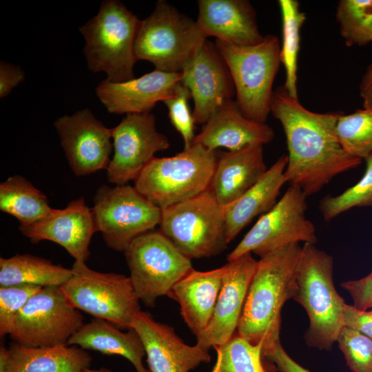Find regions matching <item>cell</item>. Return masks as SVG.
<instances>
[{
  "label": "cell",
  "mask_w": 372,
  "mask_h": 372,
  "mask_svg": "<svg viewBox=\"0 0 372 372\" xmlns=\"http://www.w3.org/2000/svg\"><path fill=\"white\" fill-rule=\"evenodd\" d=\"M270 109L286 136V181L300 187L307 197L361 163V159L348 154L340 143L336 127L341 112H311L298 98L291 96L284 85L273 91Z\"/></svg>",
  "instance_id": "1"
},
{
  "label": "cell",
  "mask_w": 372,
  "mask_h": 372,
  "mask_svg": "<svg viewBox=\"0 0 372 372\" xmlns=\"http://www.w3.org/2000/svg\"><path fill=\"white\" fill-rule=\"evenodd\" d=\"M301 252L299 243H293L258 260L237 333L253 344H261L262 356L280 342L281 311L295 296Z\"/></svg>",
  "instance_id": "2"
},
{
  "label": "cell",
  "mask_w": 372,
  "mask_h": 372,
  "mask_svg": "<svg viewBox=\"0 0 372 372\" xmlns=\"http://www.w3.org/2000/svg\"><path fill=\"white\" fill-rule=\"evenodd\" d=\"M331 256L315 244L304 243L298 263L293 300L305 309L309 327L305 334L311 347L329 351L342 329L344 299L337 292Z\"/></svg>",
  "instance_id": "3"
},
{
  "label": "cell",
  "mask_w": 372,
  "mask_h": 372,
  "mask_svg": "<svg viewBox=\"0 0 372 372\" xmlns=\"http://www.w3.org/2000/svg\"><path fill=\"white\" fill-rule=\"evenodd\" d=\"M141 20L118 0L103 1L96 16L79 28L89 70L112 82L134 79L135 41Z\"/></svg>",
  "instance_id": "4"
},
{
  "label": "cell",
  "mask_w": 372,
  "mask_h": 372,
  "mask_svg": "<svg viewBox=\"0 0 372 372\" xmlns=\"http://www.w3.org/2000/svg\"><path fill=\"white\" fill-rule=\"evenodd\" d=\"M216 150L200 144L169 157H154L134 180L136 189L161 209L209 189L217 164Z\"/></svg>",
  "instance_id": "5"
},
{
  "label": "cell",
  "mask_w": 372,
  "mask_h": 372,
  "mask_svg": "<svg viewBox=\"0 0 372 372\" xmlns=\"http://www.w3.org/2000/svg\"><path fill=\"white\" fill-rule=\"evenodd\" d=\"M206 40L196 21L159 0L152 14L141 20L135 56L151 62L156 70L182 73Z\"/></svg>",
  "instance_id": "6"
},
{
  "label": "cell",
  "mask_w": 372,
  "mask_h": 372,
  "mask_svg": "<svg viewBox=\"0 0 372 372\" xmlns=\"http://www.w3.org/2000/svg\"><path fill=\"white\" fill-rule=\"evenodd\" d=\"M215 44L231 72L239 109L249 119L265 123L271 113L273 83L281 63L278 38L267 34L253 45L218 40Z\"/></svg>",
  "instance_id": "7"
},
{
  "label": "cell",
  "mask_w": 372,
  "mask_h": 372,
  "mask_svg": "<svg viewBox=\"0 0 372 372\" xmlns=\"http://www.w3.org/2000/svg\"><path fill=\"white\" fill-rule=\"evenodd\" d=\"M160 231L189 259L220 254L228 244L223 207L208 189L162 209Z\"/></svg>",
  "instance_id": "8"
},
{
  "label": "cell",
  "mask_w": 372,
  "mask_h": 372,
  "mask_svg": "<svg viewBox=\"0 0 372 372\" xmlns=\"http://www.w3.org/2000/svg\"><path fill=\"white\" fill-rule=\"evenodd\" d=\"M71 269L61 288L75 308L119 329L132 328L141 310L129 276L99 272L84 262L74 261Z\"/></svg>",
  "instance_id": "9"
},
{
  "label": "cell",
  "mask_w": 372,
  "mask_h": 372,
  "mask_svg": "<svg viewBox=\"0 0 372 372\" xmlns=\"http://www.w3.org/2000/svg\"><path fill=\"white\" fill-rule=\"evenodd\" d=\"M123 252L135 293L148 307L161 296L169 297L173 287L194 269L191 260L160 231L141 235Z\"/></svg>",
  "instance_id": "10"
},
{
  "label": "cell",
  "mask_w": 372,
  "mask_h": 372,
  "mask_svg": "<svg viewBox=\"0 0 372 372\" xmlns=\"http://www.w3.org/2000/svg\"><path fill=\"white\" fill-rule=\"evenodd\" d=\"M97 231L108 247L124 251L137 237L159 225L162 209L129 185L101 186L94 197Z\"/></svg>",
  "instance_id": "11"
},
{
  "label": "cell",
  "mask_w": 372,
  "mask_h": 372,
  "mask_svg": "<svg viewBox=\"0 0 372 372\" xmlns=\"http://www.w3.org/2000/svg\"><path fill=\"white\" fill-rule=\"evenodd\" d=\"M306 198L300 187L291 185L280 200L262 215L227 256L228 262L247 253H254L261 258L293 243L315 244L316 227L305 215Z\"/></svg>",
  "instance_id": "12"
},
{
  "label": "cell",
  "mask_w": 372,
  "mask_h": 372,
  "mask_svg": "<svg viewBox=\"0 0 372 372\" xmlns=\"http://www.w3.org/2000/svg\"><path fill=\"white\" fill-rule=\"evenodd\" d=\"M83 325V316L61 287H43L19 313L10 336L26 347H56L68 344Z\"/></svg>",
  "instance_id": "13"
},
{
  "label": "cell",
  "mask_w": 372,
  "mask_h": 372,
  "mask_svg": "<svg viewBox=\"0 0 372 372\" xmlns=\"http://www.w3.org/2000/svg\"><path fill=\"white\" fill-rule=\"evenodd\" d=\"M114 156L107 178L116 185L135 180L159 151L170 147L167 137L157 131L152 113L127 114L112 128Z\"/></svg>",
  "instance_id": "14"
},
{
  "label": "cell",
  "mask_w": 372,
  "mask_h": 372,
  "mask_svg": "<svg viewBox=\"0 0 372 372\" xmlns=\"http://www.w3.org/2000/svg\"><path fill=\"white\" fill-rule=\"evenodd\" d=\"M54 125L69 166L76 176L107 169L113 146L112 129L106 127L88 108L63 116Z\"/></svg>",
  "instance_id": "15"
},
{
  "label": "cell",
  "mask_w": 372,
  "mask_h": 372,
  "mask_svg": "<svg viewBox=\"0 0 372 372\" xmlns=\"http://www.w3.org/2000/svg\"><path fill=\"white\" fill-rule=\"evenodd\" d=\"M181 83L194 100L195 123L205 124L228 101L236 96L229 68L215 43L206 40L182 72Z\"/></svg>",
  "instance_id": "16"
},
{
  "label": "cell",
  "mask_w": 372,
  "mask_h": 372,
  "mask_svg": "<svg viewBox=\"0 0 372 372\" xmlns=\"http://www.w3.org/2000/svg\"><path fill=\"white\" fill-rule=\"evenodd\" d=\"M258 260L247 253L226 265L221 289L212 317L197 344L209 350L221 345L235 334Z\"/></svg>",
  "instance_id": "17"
},
{
  "label": "cell",
  "mask_w": 372,
  "mask_h": 372,
  "mask_svg": "<svg viewBox=\"0 0 372 372\" xmlns=\"http://www.w3.org/2000/svg\"><path fill=\"white\" fill-rule=\"evenodd\" d=\"M19 229L31 242H56L65 249L74 261L84 262L90 254L92 236L97 231L92 209L82 197L70 202L63 209H52L34 224L19 225Z\"/></svg>",
  "instance_id": "18"
},
{
  "label": "cell",
  "mask_w": 372,
  "mask_h": 372,
  "mask_svg": "<svg viewBox=\"0 0 372 372\" xmlns=\"http://www.w3.org/2000/svg\"><path fill=\"white\" fill-rule=\"evenodd\" d=\"M132 328L143 342L150 372H189L210 362L209 350L185 344L172 327L155 321L148 313L141 311Z\"/></svg>",
  "instance_id": "19"
},
{
  "label": "cell",
  "mask_w": 372,
  "mask_h": 372,
  "mask_svg": "<svg viewBox=\"0 0 372 372\" xmlns=\"http://www.w3.org/2000/svg\"><path fill=\"white\" fill-rule=\"evenodd\" d=\"M181 80L182 73L155 69L123 82H112L106 79L98 85L96 93L111 114L150 113L158 102L174 94Z\"/></svg>",
  "instance_id": "20"
},
{
  "label": "cell",
  "mask_w": 372,
  "mask_h": 372,
  "mask_svg": "<svg viewBox=\"0 0 372 372\" xmlns=\"http://www.w3.org/2000/svg\"><path fill=\"white\" fill-rule=\"evenodd\" d=\"M196 23L207 38L238 45H253L262 36L256 21V12L247 0H198Z\"/></svg>",
  "instance_id": "21"
},
{
  "label": "cell",
  "mask_w": 372,
  "mask_h": 372,
  "mask_svg": "<svg viewBox=\"0 0 372 372\" xmlns=\"http://www.w3.org/2000/svg\"><path fill=\"white\" fill-rule=\"evenodd\" d=\"M273 137L274 132L270 126L247 118L236 101L231 99L203 125L192 144H200L211 150L225 147L236 151L250 145H263Z\"/></svg>",
  "instance_id": "22"
},
{
  "label": "cell",
  "mask_w": 372,
  "mask_h": 372,
  "mask_svg": "<svg viewBox=\"0 0 372 372\" xmlns=\"http://www.w3.org/2000/svg\"><path fill=\"white\" fill-rule=\"evenodd\" d=\"M262 146L250 145L220 154L209 189L220 206L237 200L267 172Z\"/></svg>",
  "instance_id": "23"
},
{
  "label": "cell",
  "mask_w": 372,
  "mask_h": 372,
  "mask_svg": "<svg viewBox=\"0 0 372 372\" xmlns=\"http://www.w3.org/2000/svg\"><path fill=\"white\" fill-rule=\"evenodd\" d=\"M91 355L75 345L26 347L14 342L0 347V372H84Z\"/></svg>",
  "instance_id": "24"
},
{
  "label": "cell",
  "mask_w": 372,
  "mask_h": 372,
  "mask_svg": "<svg viewBox=\"0 0 372 372\" xmlns=\"http://www.w3.org/2000/svg\"><path fill=\"white\" fill-rule=\"evenodd\" d=\"M225 270L226 265L207 271L193 269L172 288L169 297L178 302L180 314L196 337L212 317Z\"/></svg>",
  "instance_id": "25"
},
{
  "label": "cell",
  "mask_w": 372,
  "mask_h": 372,
  "mask_svg": "<svg viewBox=\"0 0 372 372\" xmlns=\"http://www.w3.org/2000/svg\"><path fill=\"white\" fill-rule=\"evenodd\" d=\"M287 155H282L237 200L223 207L227 242H230L256 216L267 213L277 203L283 185Z\"/></svg>",
  "instance_id": "26"
},
{
  "label": "cell",
  "mask_w": 372,
  "mask_h": 372,
  "mask_svg": "<svg viewBox=\"0 0 372 372\" xmlns=\"http://www.w3.org/2000/svg\"><path fill=\"white\" fill-rule=\"evenodd\" d=\"M85 350H93L105 355H118L128 360L136 372H150L143 364L146 355L138 333L131 328L123 332L112 323L94 318L83 324L68 342Z\"/></svg>",
  "instance_id": "27"
},
{
  "label": "cell",
  "mask_w": 372,
  "mask_h": 372,
  "mask_svg": "<svg viewBox=\"0 0 372 372\" xmlns=\"http://www.w3.org/2000/svg\"><path fill=\"white\" fill-rule=\"evenodd\" d=\"M72 276V269L31 254L0 258V287L32 285L62 287Z\"/></svg>",
  "instance_id": "28"
},
{
  "label": "cell",
  "mask_w": 372,
  "mask_h": 372,
  "mask_svg": "<svg viewBox=\"0 0 372 372\" xmlns=\"http://www.w3.org/2000/svg\"><path fill=\"white\" fill-rule=\"evenodd\" d=\"M0 209L16 218L20 225L28 226L45 218L52 208L41 190L15 175L0 184Z\"/></svg>",
  "instance_id": "29"
},
{
  "label": "cell",
  "mask_w": 372,
  "mask_h": 372,
  "mask_svg": "<svg viewBox=\"0 0 372 372\" xmlns=\"http://www.w3.org/2000/svg\"><path fill=\"white\" fill-rule=\"evenodd\" d=\"M278 4L282 20V41L280 60L286 72L284 86L291 96L298 99L297 71L300 30L306 16L300 11L299 3L296 0H280Z\"/></svg>",
  "instance_id": "30"
},
{
  "label": "cell",
  "mask_w": 372,
  "mask_h": 372,
  "mask_svg": "<svg viewBox=\"0 0 372 372\" xmlns=\"http://www.w3.org/2000/svg\"><path fill=\"white\" fill-rule=\"evenodd\" d=\"M214 348L216 361L211 372H266L262 345L253 344L238 333Z\"/></svg>",
  "instance_id": "31"
},
{
  "label": "cell",
  "mask_w": 372,
  "mask_h": 372,
  "mask_svg": "<svg viewBox=\"0 0 372 372\" xmlns=\"http://www.w3.org/2000/svg\"><path fill=\"white\" fill-rule=\"evenodd\" d=\"M335 16L347 46L372 41V0H341Z\"/></svg>",
  "instance_id": "32"
},
{
  "label": "cell",
  "mask_w": 372,
  "mask_h": 372,
  "mask_svg": "<svg viewBox=\"0 0 372 372\" xmlns=\"http://www.w3.org/2000/svg\"><path fill=\"white\" fill-rule=\"evenodd\" d=\"M336 130L340 145L350 155L362 160L372 153V110L342 113Z\"/></svg>",
  "instance_id": "33"
},
{
  "label": "cell",
  "mask_w": 372,
  "mask_h": 372,
  "mask_svg": "<svg viewBox=\"0 0 372 372\" xmlns=\"http://www.w3.org/2000/svg\"><path fill=\"white\" fill-rule=\"evenodd\" d=\"M365 161V173L355 185L340 195H328L320 200L319 207L324 220L354 207H372V153Z\"/></svg>",
  "instance_id": "34"
},
{
  "label": "cell",
  "mask_w": 372,
  "mask_h": 372,
  "mask_svg": "<svg viewBox=\"0 0 372 372\" xmlns=\"http://www.w3.org/2000/svg\"><path fill=\"white\" fill-rule=\"evenodd\" d=\"M337 342L353 372H372V340L362 333L343 327Z\"/></svg>",
  "instance_id": "35"
},
{
  "label": "cell",
  "mask_w": 372,
  "mask_h": 372,
  "mask_svg": "<svg viewBox=\"0 0 372 372\" xmlns=\"http://www.w3.org/2000/svg\"><path fill=\"white\" fill-rule=\"evenodd\" d=\"M43 287L32 285L0 287V336L11 333L14 321L30 298Z\"/></svg>",
  "instance_id": "36"
},
{
  "label": "cell",
  "mask_w": 372,
  "mask_h": 372,
  "mask_svg": "<svg viewBox=\"0 0 372 372\" xmlns=\"http://www.w3.org/2000/svg\"><path fill=\"white\" fill-rule=\"evenodd\" d=\"M192 99L189 89L180 83L174 95L163 102L168 110V116L174 127L182 136L184 149H189L196 136L193 114L191 112L188 101Z\"/></svg>",
  "instance_id": "37"
},
{
  "label": "cell",
  "mask_w": 372,
  "mask_h": 372,
  "mask_svg": "<svg viewBox=\"0 0 372 372\" xmlns=\"http://www.w3.org/2000/svg\"><path fill=\"white\" fill-rule=\"evenodd\" d=\"M341 286L351 296L354 307L362 310L372 308V271L360 279L343 282Z\"/></svg>",
  "instance_id": "38"
},
{
  "label": "cell",
  "mask_w": 372,
  "mask_h": 372,
  "mask_svg": "<svg viewBox=\"0 0 372 372\" xmlns=\"http://www.w3.org/2000/svg\"><path fill=\"white\" fill-rule=\"evenodd\" d=\"M342 323L344 327L356 330L372 340V308L362 310L345 304Z\"/></svg>",
  "instance_id": "39"
},
{
  "label": "cell",
  "mask_w": 372,
  "mask_h": 372,
  "mask_svg": "<svg viewBox=\"0 0 372 372\" xmlns=\"http://www.w3.org/2000/svg\"><path fill=\"white\" fill-rule=\"evenodd\" d=\"M25 79L22 69L4 61L0 63V98L7 96L12 89Z\"/></svg>",
  "instance_id": "40"
},
{
  "label": "cell",
  "mask_w": 372,
  "mask_h": 372,
  "mask_svg": "<svg viewBox=\"0 0 372 372\" xmlns=\"http://www.w3.org/2000/svg\"><path fill=\"white\" fill-rule=\"evenodd\" d=\"M264 357L274 363L280 372H310L293 360L285 351L280 342Z\"/></svg>",
  "instance_id": "41"
},
{
  "label": "cell",
  "mask_w": 372,
  "mask_h": 372,
  "mask_svg": "<svg viewBox=\"0 0 372 372\" xmlns=\"http://www.w3.org/2000/svg\"><path fill=\"white\" fill-rule=\"evenodd\" d=\"M359 89L363 107L372 110V64L368 67L363 76Z\"/></svg>",
  "instance_id": "42"
},
{
  "label": "cell",
  "mask_w": 372,
  "mask_h": 372,
  "mask_svg": "<svg viewBox=\"0 0 372 372\" xmlns=\"http://www.w3.org/2000/svg\"><path fill=\"white\" fill-rule=\"evenodd\" d=\"M84 372H112V371L107 368L101 367L99 369H92L90 368H88L85 370Z\"/></svg>",
  "instance_id": "43"
}]
</instances>
